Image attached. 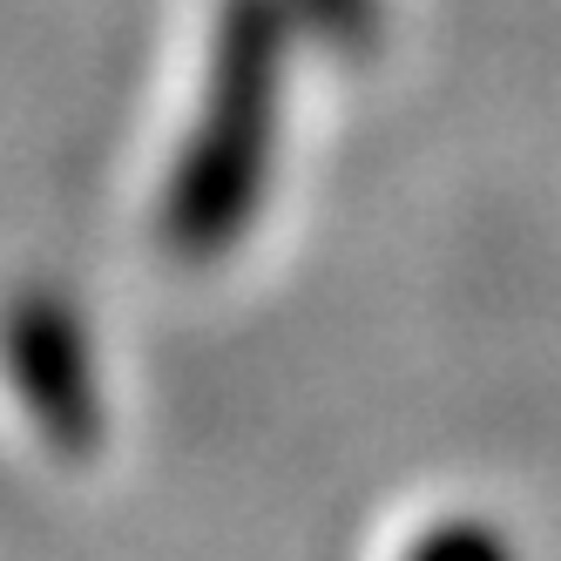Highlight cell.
Returning <instances> with one entry per match:
<instances>
[{
  "label": "cell",
  "mask_w": 561,
  "mask_h": 561,
  "mask_svg": "<svg viewBox=\"0 0 561 561\" xmlns=\"http://www.w3.org/2000/svg\"><path fill=\"white\" fill-rule=\"evenodd\" d=\"M14 366L27 379V392L48 407V420L61 433L89 426V373H82V339H75L61 305H27L14 318Z\"/></svg>",
  "instance_id": "7a4b0ae2"
},
{
  "label": "cell",
  "mask_w": 561,
  "mask_h": 561,
  "mask_svg": "<svg viewBox=\"0 0 561 561\" xmlns=\"http://www.w3.org/2000/svg\"><path fill=\"white\" fill-rule=\"evenodd\" d=\"M420 561H507V548L488 528H447V535H433L420 548Z\"/></svg>",
  "instance_id": "3957f363"
},
{
  "label": "cell",
  "mask_w": 561,
  "mask_h": 561,
  "mask_svg": "<svg viewBox=\"0 0 561 561\" xmlns=\"http://www.w3.org/2000/svg\"><path fill=\"white\" fill-rule=\"evenodd\" d=\"M285 0H224L204 123L170 190V237L196 257L224 251L264 190V163L277 142V89H285Z\"/></svg>",
  "instance_id": "6da1fadb"
},
{
  "label": "cell",
  "mask_w": 561,
  "mask_h": 561,
  "mask_svg": "<svg viewBox=\"0 0 561 561\" xmlns=\"http://www.w3.org/2000/svg\"><path fill=\"white\" fill-rule=\"evenodd\" d=\"M305 8H311L318 21H325V27H345V21L366 14V0H305Z\"/></svg>",
  "instance_id": "277c9868"
}]
</instances>
